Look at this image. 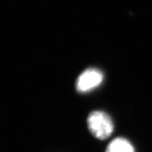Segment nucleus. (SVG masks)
<instances>
[{
  "label": "nucleus",
  "instance_id": "7ed1b4c3",
  "mask_svg": "<svg viewBox=\"0 0 152 152\" xmlns=\"http://www.w3.org/2000/svg\"><path fill=\"white\" fill-rule=\"evenodd\" d=\"M106 152H134V148L127 139L118 137L107 145Z\"/></svg>",
  "mask_w": 152,
  "mask_h": 152
},
{
  "label": "nucleus",
  "instance_id": "f03ea898",
  "mask_svg": "<svg viewBox=\"0 0 152 152\" xmlns=\"http://www.w3.org/2000/svg\"><path fill=\"white\" fill-rule=\"evenodd\" d=\"M103 73L97 69L91 68L83 71L77 80V90L79 92L85 93L96 88L102 83Z\"/></svg>",
  "mask_w": 152,
  "mask_h": 152
},
{
  "label": "nucleus",
  "instance_id": "f257e3e1",
  "mask_svg": "<svg viewBox=\"0 0 152 152\" xmlns=\"http://www.w3.org/2000/svg\"><path fill=\"white\" fill-rule=\"evenodd\" d=\"M87 125L91 133L100 140L108 138L114 131L112 120L103 111L91 112L87 118Z\"/></svg>",
  "mask_w": 152,
  "mask_h": 152
}]
</instances>
